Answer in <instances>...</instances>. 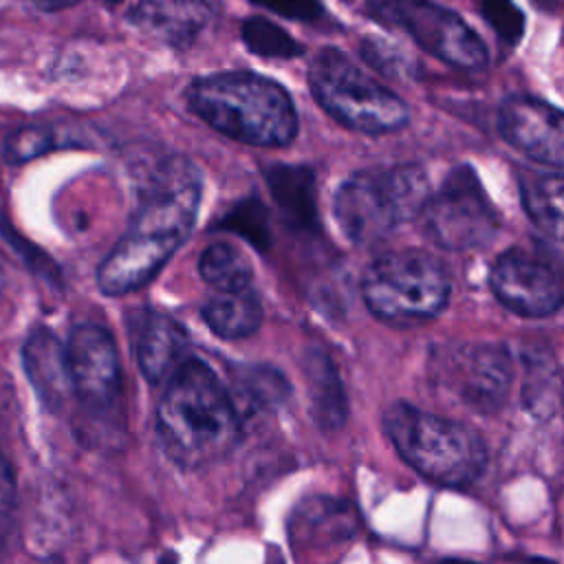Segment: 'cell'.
<instances>
[{"label": "cell", "instance_id": "21", "mask_svg": "<svg viewBox=\"0 0 564 564\" xmlns=\"http://www.w3.org/2000/svg\"><path fill=\"white\" fill-rule=\"evenodd\" d=\"M311 410L319 427L335 430L346 421V394L328 355L311 350L304 359Z\"/></svg>", "mask_w": 564, "mask_h": 564}, {"label": "cell", "instance_id": "16", "mask_svg": "<svg viewBox=\"0 0 564 564\" xmlns=\"http://www.w3.org/2000/svg\"><path fill=\"white\" fill-rule=\"evenodd\" d=\"M264 178L282 220L295 231H313L319 220L315 172L306 165L275 163L264 170Z\"/></svg>", "mask_w": 564, "mask_h": 564}, {"label": "cell", "instance_id": "32", "mask_svg": "<svg viewBox=\"0 0 564 564\" xmlns=\"http://www.w3.org/2000/svg\"><path fill=\"white\" fill-rule=\"evenodd\" d=\"M110 2H117V0H110Z\"/></svg>", "mask_w": 564, "mask_h": 564}, {"label": "cell", "instance_id": "2", "mask_svg": "<svg viewBox=\"0 0 564 564\" xmlns=\"http://www.w3.org/2000/svg\"><path fill=\"white\" fill-rule=\"evenodd\" d=\"M240 425L227 386L205 361L187 357L156 408V434L170 460L185 469L209 465L234 449Z\"/></svg>", "mask_w": 564, "mask_h": 564}, {"label": "cell", "instance_id": "23", "mask_svg": "<svg viewBox=\"0 0 564 564\" xmlns=\"http://www.w3.org/2000/svg\"><path fill=\"white\" fill-rule=\"evenodd\" d=\"M242 40L247 48L260 57H273V59H293L304 53V48L291 37L289 31L278 26L275 22L253 15L242 22Z\"/></svg>", "mask_w": 564, "mask_h": 564}, {"label": "cell", "instance_id": "6", "mask_svg": "<svg viewBox=\"0 0 564 564\" xmlns=\"http://www.w3.org/2000/svg\"><path fill=\"white\" fill-rule=\"evenodd\" d=\"M368 311L392 326H416L436 317L449 300L445 267L421 249L379 256L361 278Z\"/></svg>", "mask_w": 564, "mask_h": 564}, {"label": "cell", "instance_id": "14", "mask_svg": "<svg viewBox=\"0 0 564 564\" xmlns=\"http://www.w3.org/2000/svg\"><path fill=\"white\" fill-rule=\"evenodd\" d=\"M216 15V0H141L128 20L152 40L187 48Z\"/></svg>", "mask_w": 564, "mask_h": 564}, {"label": "cell", "instance_id": "10", "mask_svg": "<svg viewBox=\"0 0 564 564\" xmlns=\"http://www.w3.org/2000/svg\"><path fill=\"white\" fill-rule=\"evenodd\" d=\"M496 300L522 317H546L562 306L560 258L549 247H511L489 273Z\"/></svg>", "mask_w": 564, "mask_h": 564}, {"label": "cell", "instance_id": "25", "mask_svg": "<svg viewBox=\"0 0 564 564\" xmlns=\"http://www.w3.org/2000/svg\"><path fill=\"white\" fill-rule=\"evenodd\" d=\"M53 148V132L42 126H24L7 137L4 156L11 163H26Z\"/></svg>", "mask_w": 564, "mask_h": 564}, {"label": "cell", "instance_id": "1", "mask_svg": "<svg viewBox=\"0 0 564 564\" xmlns=\"http://www.w3.org/2000/svg\"><path fill=\"white\" fill-rule=\"evenodd\" d=\"M200 189V172L189 159L167 156L159 165L130 227L97 269V284L106 295H123L154 280L189 238Z\"/></svg>", "mask_w": 564, "mask_h": 564}, {"label": "cell", "instance_id": "22", "mask_svg": "<svg viewBox=\"0 0 564 564\" xmlns=\"http://www.w3.org/2000/svg\"><path fill=\"white\" fill-rule=\"evenodd\" d=\"M200 278L214 291H234L251 286V262L231 242H212L198 260Z\"/></svg>", "mask_w": 564, "mask_h": 564}, {"label": "cell", "instance_id": "13", "mask_svg": "<svg viewBox=\"0 0 564 564\" xmlns=\"http://www.w3.org/2000/svg\"><path fill=\"white\" fill-rule=\"evenodd\" d=\"M498 130L507 143L555 172L564 165L562 112L535 97L513 95L498 108Z\"/></svg>", "mask_w": 564, "mask_h": 564}, {"label": "cell", "instance_id": "17", "mask_svg": "<svg viewBox=\"0 0 564 564\" xmlns=\"http://www.w3.org/2000/svg\"><path fill=\"white\" fill-rule=\"evenodd\" d=\"M24 370L46 408L53 410L62 405L70 386L66 375L64 346L51 330L37 328L29 335L24 344Z\"/></svg>", "mask_w": 564, "mask_h": 564}, {"label": "cell", "instance_id": "4", "mask_svg": "<svg viewBox=\"0 0 564 564\" xmlns=\"http://www.w3.org/2000/svg\"><path fill=\"white\" fill-rule=\"evenodd\" d=\"M383 430L399 456L436 485L469 487L487 465V447L471 427L410 403H392L383 412Z\"/></svg>", "mask_w": 564, "mask_h": 564}, {"label": "cell", "instance_id": "29", "mask_svg": "<svg viewBox=\"0 0 564 564\" xmlns=\"http://www.w3.org/2000/svg\"><path fill=\"white\" fill-rule=\"evenodd\" d=\"M35 7H40L42 11H55V9H64L75 4L77 0H31Z\"/></svg>", "mask_w": 564, "mask_h": 564}, {"label": "cell", "instance_id": "15", "mask_svg": "<svg viewBox=\"0 0 564 564\" xmlns=\"http://www.w3.org/2000/svg\"><path fill=\"white\" fill-rule=\"evenodd\" d=\"M187 333L176 319L165 313L145 311L139 319L134 339L139 370L152 386L167 381L187 359Z\"/></svg>", "mask_w": 564, "mask_h": 564}, {"label": "cell", "instance_id": "26", "mask_svg": "<svg viewBox=\"0 0 564 564\" xmlns=\"http://www.w3.org/2000/svg\"><path fill=\"white\" fill-rule=\"evenodd\" d=\"M480 13L507 44H516L524 31V15L511 0H480Z\"/></svg>", "mask_w": 564, "mask_h": 564}, {"label": "cell", "instance_id": "30", "mask_svg": "<svg viewBox=\"0 0 564 564\" xmlns=\"http://www.w3.org/2000/svg\"><path fill=\"white\" fill-rule=\"evenodd\" d=\"M436 564H478V562H469V560H458V557H447V560H441Z\"/></svg>", "mask_w": 564, "mask_h": 564}, {"label": "cell", "instance_id": "11", "mask_svg": "<svg viewBox=\"0 0 564 564\" xmlns=\"http://www.w3.org/2000/svg\"><path fill=\"white\" fill-rule=\"evenodd\" d=\"M70 392L93 414L110 412L121 394V368L112 335L97 324H77L64 344Z\"/></svg>", "mask_w": 564, "mask_h": 564}, {"label": "cell", "instance_id": "8", "mask_svg": "<svg viewBox=\"0 0 564 564\" xmlns=\"http://www.w3.org/2000/svg\"><path fill=\"white\" fill-rule=\"evenodd\" d=\"M421 220L425 236L447 251L480 249L500 229V216L471 165H456L445 176L438 192L430 194Z\"/></svg>", "mask_w": 564, "mask_h": 564}, {"label": "cell", "instance_id": "9", "mask_svg": "<svg viewBox=\"0 0 564 564\" xmlns=\"http://www.w3.org/2000/svg\"><path fill=\"white\" fill-rule=\"evenodd\" d=\"M381 24L405 31L423 51L456 68H480L489 53L471 26L434 0H366Z\"/></svg>", "mask_w": 564, "mask_h": 564}, {"label": "cell", "instance_id": "18", "mask_svg": "<svg viewBox=\"0 0 564 564\" xmlns=\"http://www.w3.org/2000/svg\"><path fill=\"white\" fill-rule=\"evenodd\" d=\"M227 392L242 421L245 414L273 412L284 405L291 397V383L273 366L240 364L231 368V383Z\"/></svg>", "mask_w": 564, "mask_h": 564}, {"label": "cell", "instance_id": "24", "mask_svg": "<svg viewBox=\"0 0 564 564\" xmlns=\"http://www.w3.org/2000/svg\"><path fill=\"white\" fill-rule=\"evenodd\" d=\"M216 229L231 231L249 240L256 249H267L271 240L269 231V220H267V209L258 198H247L240 200L234 209H229L218 223Z\"/></svg>", "mask_w": 564, "mask_h": 564}, {"label": "cell", "instance_id": "3", "mask_svg": "<svg viewBox=\"0 0 564 564\" xmlns=\"http://www.w3.org/2000/svg\"><path fill=\"white\" fill-rule=\"evenodd\" d=\"M189 110L220 134L258 148L286 145L297 134V112L271 77L231 70L198 77L187 88Z\"/></svg>", "mask_w": 564, "mask_h": 564}, {"label": "cell", "instance_id": "28", "mask_svg": "<svg viewBox=\"0 0 564 564\" xmlns=\"http://www.w3.org/2000/svg\"><path fill=\"white\" fill-rule=\"evenodd\" d=\"M13 511H15V476L7 456L0 452V535L7 531Z\"/></svg>", "mask_w": 564, "mask_h": 564}, {"label": "cell", "instance_id": "19", "mask_svg": "<svg viewBox=\"0 0 564 564\" xmlns=\"http://www.w3.org/2000/svg\"><path fill=\"white\" fill-rule=\"evenodd\" d=\"M200 315L220 339H242L260 328L262 304L251 286L214 291L205 300Z\"/></svg>", "mask_w": 564, "mask_h": 564}, {"label": "cell", "instance_id": "12", "mask_svg": "<svg viewBox=\"0 0 564 564\" xmlns=\"http://www.w3.org/2000/svg\"><path fill=\"white\" fill-rule=\"evenodd\" d=\"M443 372L467 408L489 414L509 394L511 357L500 344H467L445 359Z\"/></svg>", "mask_w": 564, "mask_h": 564}, {"label": "cell", "instance_id": "31", "mask_svg": "<svg viewBox=\"0 0 564 564\" xmlns=\"http://www.w3.org/2000/svg\"><path fill=\"white\" fill-rule=\"evenodd\" d=\"M0 291H2V273H0Z\"/></svg>", "mask_w": 564, "mask_h": 564}, {"label": "cell", "instance_id": "7", "mask_svg": "<svg viewBox=\"0 0 564 564\" xmlns=\"http://www.w3.org/2000/svg\"><path fill=\"white\" fill-rule=\"evenodd\" d=\"M308 88L315 101L344 128L364 134H386L403 128L408 106L397 93L366 75L337 48H322L308 66Z\"/></svg>", "mask_w": 564, "mask_h": 564}, {"label": "cell", "instance_id": "20", "mask_svg": "<svg viewBox=\"0 0 564 564\" xmlns=\"http://www.w3.org/2000/svg\"><path fill=\"white\" fill-rule=\"evenodd\" d=\"M520 200L529 220L553 242L562 238V176L560 172L520 170Z\"/></svg>", "mask_w": 564, "mask_h": 564}, {"label": "cell", "instance_id": "27", "mask_svg": "<svg viewBox=\"0 0 564 564\" xmlns=\"http://www.w3.org/2000/svg\"><path fill=\"white\" fill-rule=\"evenodd\" d=\"M249 2L297 22L317 24L324 18L322 0H249Z\"/></svg>", "mask_w": 564, "mask_h": 564}, {"label": "cell", "instance_id": "5", "mask_svg": "<svg viewBox=\"0 0 564 564\" xmlns=\"http://www.w3.org/2000/svg\"><path fill=\"white\" fill-rule=\"evenodd\" d=\"M430 194V178L421 165L359 170L337 187L333 214L350 242L370 247L401 223L421 216Z\"/></svg>", "mask_w": 564, "mask_h": 564}]
</instances>
